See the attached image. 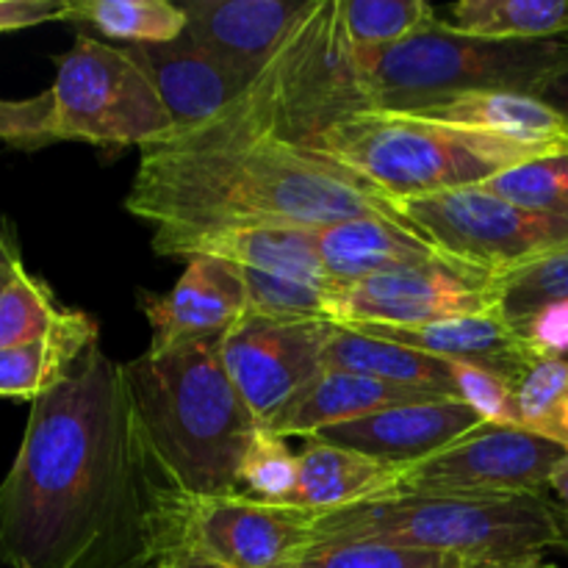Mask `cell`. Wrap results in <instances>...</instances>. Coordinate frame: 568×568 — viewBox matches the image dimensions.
Segmentation results:
<instances>
[{
    "mask_svg": "<svg viewBox=\"0 0 568 568\" xmlns=\"http://www.w3.org/2000/svg\"><path fill=\"white\" fill-rule=\"evenodd\" d=\"M483 186L521 209L568 220V150L510 166Z\"/></svg>",
    "mask_w": 568,
    "mask_h": 568,
    "instance_id": "1f68e13d",
    "label": "cell"
},
{
    "mask_svg": "<svg viewBox=\"0 0 568 568\" xmlns=\"http://www.w3.org/2000/svg\"><path fill=\"white\" fill-rule=\"evenodd\" d=\"M22 264L20 236H17L14 222L6 214H0V283Z\"/></svg>",
    "mask_w": 568,
    "mask_h": 568,
    "instance_id": "f35d334b",
    "label": "cell"
},
{
    "mask_svg": "<svg viewBox=\"0 0 568 568\" xmlns=\"http://www.w3.org/2000/svg\"><path fill=\"white\" fill-rule=\"evenodd\" d=\"M311 0H189L186 33L250 81L264 72Z\"/></svg>",
    "mask_w": 568,
    "mask_h": 568,
    "instance_id": "ac0fdd59",
    "label": "cell"
},
{
    "mask_svg": "<svg viewBox=\"0 0 568 568\" xmlns=\"http://www.w3.org/2000/svg\"><path fill=\"white\" fill-rule=\"evenodd\" d=\"M125 209L153 231L192 233L225 227L316 231L372 214L405 220L381 189L331 155L286 139L144 148Z\"/></svg>",
    "mask_w": 568,
    "mask_h": 568,
    "instance_id": "7a4b0ae2",
    "label": "cell"
},
{
    "mask_svg": "<svg viewBox=\"0 0 568 568\" xmlns=\"http://www.w3.org/2000/svg\"><path fill=\"white\" fill-rule=\"evenodd\" d=\"M516 427L568 449V361L544 358L516 386Z\"/></svg>",
    "mask_w": 568,
    "mask_h": 568,
    "instance_id": "4dcf8cb0",
    "label": "cell"
},
{
    "mask_svg": "<svg viewBox=\"0 0 568 568\" xmlns=\"http://www.w3.org/2000/svg\"><path fill=\"white\" fill-rule=\"evenodd\" d=\"M338 20L358 53H381L436 26L438 14L425 0H338Z\"/></svg>",
    "mask_w": 568,
    "mask_h": 568,
    "instance_id": "f1b7e54d",
    "label": "cell"
},
{
    "mask_svg": "<svg viewBox=\"0 0 568 568\" xmlns=\"http://www.w3.org/2000/svg\"><path fill=\"white\" fill-rule=\"evenodd\" d=\"M397 209L447 258L486 275H499L568 244V220L521 209L483 183L403 200Z\"/></svg>",
    "mask_w": 568,
    "mask_h": 568,
    "instance_id": "9c48e42d",
    "label": "cell"
},
{
    "mask_svg": "<svg viewBox=\"0 0 568 568\" xmlns=\"http://www.w3.org/2000/svg\"><path fill=\"white\" fill-rule=\"evenodd\" d=\"M405 469L361 455L355 449L305 438L297 455V491L294 503L311 514L349 508L399 488Z\"/></svg>",
    "mask_w": 568,
    "mask_h": 568,
    "instance_id": "603a6c76",
    "label": "cell"
},
{
    "mask_svg": "<svg viewBox=\"0 0 568 568\" xmlns=\"http://www.w3.org/2000/svg\"><path fill=\"white\" fill-rule=\"evenodd\" d=\"M349 331L403 344V347L433 355V358H442L447 364L494 372L514 386H519L530 366L538 364L536 355L516 338V333L494 311L491 314L455 316V320H438L414 327L353 325Z\"/></svg>",
    "mask_w": 568,
    "mask_h": 568,
    "instance_id": "ffe728a7",
    "label": "cell"
},
{
    "mask_svg": "<svg viewBox=\"0 0 568 568\" xmlns=\"http://www.w3.org/2000/svg\"><path fill=\"white\" fill-rule=\"evenodd\" d=\"M491 275L464 264L386 272L333 292L331 320L342 327H414L455 316L491 314Z\"/></svg>",
    "mask_w": 568,
    "mask_h": 568,
    "instance_id": "4fadbf2b",
    "label": "cell"
},
{
    "mask_svg": "<svg viewBox=\"0 0 568 568\" xmlns=\"http://www.w3.org/2000/svg\"><path fill=\"white\" fill-rule=\"evenodd\" d=\"M488 292L494 314L514 333L538 311L568 303V244L541 258L491 275Z\"/></svg>",
    "mask_w": 568,
    "mask_h": 568,
    "instance_id": "83f0119b",
    "label": "cell"
},
{
    "mask_svg": "<svg viewBox=\"0 0 568 568\" xmlns=\"http://www.w3.org/2000/svg\"><path fill=\"white\" fill-rule=\"evenodd\" d=\"M466 568H555L544 558L536 560H508V564H466Z\"/></svg>",
    "mask_w": 568,
    "mask_h": 568,
    "instance_id": "b9f144b4",
    "label": "cell"
},
{
    "mask_svg": "<svg viewBox=\"0 0 568 568\" xmlns=\"http://www.w3.org/2000/svg\"><path fill=\"white\" fill-rule=\"evenodd\" d=\"M552 94H555V98H558V103H555V105H558V109L568 116V75L560 83H555L552 92H549L547 98H552ZM547 98H544V100H547Z\"/></svg>",
    "mask_w": 568,
    "mask_h": 568,
    "instance_id": "7bdbcfd3",
    "label": "cell"
},
{
    "mask_svg": "<svg viewBox=\"0 0 568 568\" xmlns=\"http://www.w3.org/2000/svg\"><path fill=\"white\" fill-rule=\"evenodd\" d=\"M64 314L48 283L20 264L0 283V349L50 336Z\"/></svg>",
    "mask_w": 568,
    "mask_h": 568,
    "instance_id": "f546056e",
    "label": "cell"
},
{
    "mask_svg": "<svg viewBox=\"0 0 568 568\" xmlns=\"http://www.w3.org/2000/svg\"><path fill=\"white\" fill-rule=\"evenodd\" d=\"M172 486L139 438L122 364L94 344L31 403L0 483V560L11 568H153L170 547Z\"/></svg>",
    "mask_w": 568,
    "mask_h": 568,
    "instance_id": "6da1fadb",
    "label": "cell"
},
{
    "mask_svg": "<svg viewBox=\"0 0 568 568\" xmlns=\"http://www.w3.org/2000/svg\"><path fill=\"white\" fill-rule=\"evenodd\" d=\"M455 366V394L486 422L516 425V386L477 366Z\"/></svg>",
    "mask_w": 568,
    "mask_h": 568,
    "instance_id": "8d00e7d4",
    "label": "cell"
},
{
    "mask_svg": "<svg viewBox=\"0 0 568 568\" xmlns=\"http://www.w3.org/2000/svg\"><path fill=\"white\" fill-rule=\"evenodd\" d=\"M338 325L331 320H277L247 311L222 338V364L261 430L325 372Z\"/></svg>",
    "mask_w": 568,
    "mask_h": 568,
    "instance_id": "8fae6325",
    "label": "cell"
},
{
    "mask_svg": "<svg viewBox=\"0 0 568 568\" xmlns=\"http://www.w3.org/2000/svg\"><path fill=\"white\" fill-rule=\"evenodd\" d=\"M53 139L94 148H153L175 136L159 92L125 44L78 33L55 59Z\"/></svg>",
    "mask_w": 568,
    "mask_h": 568,
    "instance_id": "ba28073f",
    "label": "cell"
},
{
    "mask_svg": "<svg viewBox=\"0 0 568 568\" xmlns=\"http://www.w3.org/2000/svg\"><path fill=\"white\" fill-rule=\"evenodd\" d=\"M410 116L491 133L541 153L568 150V116L555 103L532 94H464L410 111Z\"/></svg>",
    "mask_w": 568,
    "mask_h": 568,
    "instance_id": "7402d4cb",
    "label": "cell"
},
{
    "mask_svg": "<svg viewBox=\"0 0 568 568\" xmlns=\"http://www.w3.org/2000/svg\"><path fill=\"white\" fill-rule=\"evenodd\" d=\"M314 521L300 505L244 494L186 497L172 488L166 503L170 547H186L214 568H294L314 544Z\"/></svg>",
    "mask_w": 568,
    "mask_h": 568,
    "instance_id": "30bf717a",
    "label": "cell"
},
{
    "mask_svg": "<svg viewBox=\"0 0 568 568\" xmlns=\"http://www.w3.org/2000/svg\"><path fill=\"white\" fill-rule=\"evenodd\" d=\"M94 344H100L98 322L83 311L67 308L64 320L50 336L0 349V399L33 403L59 386Z\"/></svg>",
    "mask_w": 568,
    "mask_h": 568,
    "instance_id": "cb8c5ba5",
    "label": "cell"
},
{
    "mask_svg": "<svg viewBox=\"0 0 568 568\" xmlns=\"http://www.w3.org/2000/svg\"><path fill=\"white\" fill-rule=\"evenodd\" d=\"M153 253L170 258H216L239 270L270 272L336 292L308 227H225V231H153Z\"/></svg>",
    "mask_w": 568,
    "mask_h": 568,
    "instance_id": "2e32d148",
    "label": "cell"
},
{
    "mask_svg": "<svg viewBox=\"0 0 568 568\" xmlns=\"http://www.w3.org/2000/svg\"><path fill=\"white\" fill-rule=\"evenodd\" d=\"M294 568H466L453 555L394 547L381 541L314 544Z\"/></svg>",
    "mask_w": 568,
    "mask_h": 568,
    "instance_id": "836d02e7",
    "label": "cell"
},
{
    "mask_svg": "<svg viewBox=\"0 0 568 568\" xmlns=\"http://www.w3.org/2000/svg\"><path fill=\"white\" fill-rule=\"evenodd\" d=\"M70 0H0V33L67 20Z\"/></svg>",
    "mask_w": 568,
    "mask_h": 568,
    "instance_id": "74e56055",
    "label": "cell"
},
{
    "mask_svg": "<svg viewBox=\"0 0 568 568\" xmlns=\"http://www.w3.org/2000/svg\"><path fill=\"white\" fill-rule=\"evenodd\" d=\"M316 250L333 286L342 288L366 277L433 264H458L427 242L408 220L355 216L316 227Z\"/></svg>",
    "mask_w": 568,
    "mask_h": 568,
    "instance_id": "d6986e66",
    "label": "cell"
},
{
    "mask_svg": "<svg viewBox=\"0 0 568 568\" xmlns=\"http://www.w3.org/2000/svg\"><path fill=\"white\" fill-rule=\"evenodd\" d=\"M483 422L486 419L475 408L460 399L444 397L377 410L364 419L327 427L308 438H320L325 444L355 449V453L369 455L383 464L408 469V466L442 453L444 447L458 442Z\"/></svg>",
    "mask_w": 568,
    "mask_h": 568,
    "instance_id": "9a60e30c",
    "label": "cell"
},
{
    "mask_svg": "<svg viewBox=\"0 0 568 568\" xmlns=\"http://www.w3.org/2000/svg\"><path fill=\"white\" fill-rule=\"evenodd\" d=\"M53 89L26 100H0V142L17 150H39L53 144Z\"/></svg>",
    "mask_w": 568,
    "mask_h": 568,
    "instance_id": "d590c367",
    "label": "cell"
},
{
    "mask_svg": "<svg viewBox=\"0 0 568 568\" xmlns=\"http://www.w3.org/2000/svg\"><path fill=\"white\" fill-rule=\"evenodd\" d=\"M311 148L381 189L394 203L480 186L541 150L397 111H361L327 125Z\"/></svg>",
    "mask_w": 568,
    "mask_h": 568,
    "instance_id": "52a82bcc",
    "label": "cell"
},
{
    "mask_svg": "<svg viewBox=\"0 0 568 568\" xmlns=\"http://www.w3.org/2000/svg\"><path fill=\"white\" fill-rule=\"evenodd\" d=\"M297 491V455L286 438L270 430L255 433L239 466L236 494L275 505H292Z\"/></svg>",
    "mask_w": 568,
    "mask_h": 568,
    "instance_id": "d6a6232c",
    "label": "cell"
},
{
    "mask_svg": "<svg viewBox=\"0 0 568 568\" xmlns=\"http://www.w3.org/2000/svg\"><path fill=\"white\" fill-rule=\"evenodd\" d=\"M381 541L464 564L536 560L568 547V516L547 494L392 491L316 516L314 544ZM311 544V547H314Z\"/></svg>",
    "mask_w": 568,
    "mask_h": 568,
    "instance_id": "277c9868",
    "label": "cell"
},
{
    "mask_svg": "<svg viewBox=\"0 0 568 568\" xmlns=\"http://www.w3.org/2000/svg\"><path fill=\"white\" fill-rule=\"evenodd\" d=\"M325 369L355 372V375L375 377V381L392 383V386L458 399L453 364L416 353L403 344L386 342V338L349 331V327H338L336 336H333L325 355Z\"/></svg>",
    "mask_w": 568,
    "mask_h": 568,
    "instance_id": "d4e9b609",
    "label": "cell"
},
{
    "mask_svg": "<svg viewBox=\"0 0 568 568\" xmlns=\"http://www.w3.org/2000/svg\"><path fill=\"white\" fill-rule=\"evenodd\" d=\"M369 109L364 67L358 50L342 31L338 0H311L275 59L231 109L200 131L164 144L214 148L253 139H286L311 148L327 125Z\"/></svg>",
    "mask_w": 568,
    "mask_h": 568,
    "instance_id": "5b68a950",
    "label": "cell"
},
{
    "mask_svg": "<svg viewBox=\"0 0 568 568\" xmlns=\"http://www.w3.org/2000/svg\"><path fill=\"white\" fill-rule=\"evenodd\" d=\"M444 26L483 39H558L568 33V0H460Z\"/></svg>",
    "mask_w": 568,
    "mask_h": 568,
    "instance_id": "484cf974",
    "label": "cell"
},
{
    "mask_svg": "<svg viewBox=\"0 0 568 568\" xmlns=\"http://www.w3.org/2000/svg\"><path fill=\"white\" fill-rule=\"evenodd\" d=\"M372 109L410 114L464 94L547 98L568 75V33L558 39H483L442 20L381 53H358Z\"/></svg>",
    "mask_w": 568,
    "mask_h": 568,
    "instance_id": "8992f818",
    "label": "cell"
},
{
    "mask_svg": "<svg viewBox=\"0 0 568 568\" xmlns=\"http://www.w3.org/2000/svg\"><path fill=\"white\" fill-rule=\"evenodd\" d=\"M153 568H214L205 564L203 558H197L194 552H189L186 547H170L159 560H155Z\"/></svg>",
    "mask_w": 568,
    "mask_h": 568,
    "instance_id": "ab89813d",
    "label": "cell"
},
{
    "mask_svg": "<svg viewBox=\"0 0 568 568\" xmlns=\"http://www.w3.org/2000/svg\"><path fill=\"white\" fill-rule=\"evenodd\" d=\"M566 447L516 425L483 422L442 453L408 466L397 491L541 494Z\"/></svg>",
    "mask_w": 568,
    "mask_h": 568,
    "instance_id": "7c38bea8",
    "label": "cell"
},
{
    "mask_svg": "<svg viewBox=\"0 0 568 568\" xmlns=\"http://www.w3.org/2000/svg\"><path fill=\"white\" fill-rule=\"evenodd\" d=\"M139 308L153 331L150 344H172L222 336L247 316L250 300L236 266L197 255L166 294L139 292Z\"/></svg>",
    "mask_w": 568,
    "mask_h": 568,
    "instance_id": "e0dca14e",
    "label": "cell"
},
{
    "mask_svg": "<svg viewBox=\"0 0 568 568\" xmlns=\"http://www.w3.org/2000/svg\"><path fill=\"white\" fill-rule=\"evenodd\" d=\"M549 488H552V491L558 494L560 505H564V510H566V516H568V449H566L564 460H560V464L555 466L552 480H549Z\"/></svg>",
    "mask_w": 568,
    "mask_h": 568,
    "instance_id": "60d3db41",
    "label": "cell"
},
{
    "mask_svg": "<svg viewBox=\"0 0 568 568\" xmlns=\"http://www.w3.org/2000/svg\"><path fill=\"white\" fill-rule=\"evenodd\" d=\"M64 22H87L125 44H166L186 31V11L170 0H70Z\"/></svg>",
    "mask_w": 568,
    "mask_h": 568,
    "instance_id": "4316f807",
    "label": "cell"
},
{
    "mask_svg": "<svg viewBox=\"0 0 568 568\" xmlns=\"http://www.w3.org/2000/svg\"><path fill=\"white\" fill-rule=\"evenodd\" d=\"M222 336L150 344L122 364L139 438L175 491L236 494L239 466L253 444V414L222 364Z\"/></svg>",
    "mask_w": 568,
    "mask_h": 568,
    "instance_id": "3957f363",
    "label": "cell"
},
{
    "mask_svg": "<svg viewBox=\"0 0 568 568\" xmlns=\"http://www.w3.org/2000/svg\"><path fill=\"white\" fill-rule=\"evenodd\" d=\"M427 399H444L430 392L392 386V383L375 381V377L355 375V372L325 369L281 416L270 433L275 436H316L327 427L344 425V422L364 419L377 410L397 408L408 403H427Z\"/></svg>",
    "mask_w": 568,
    "mask_h": 568,
    "instance_id": "44dd1931",
    "label": "cell"
},
{
    "mask_svg": "<svg viewBox=\"0 0 568 568\" xmlns=\"http://www.w3.org/2000/svg\"><path fill=\"white\" fill-rule=\"evenodd\" d=\"M125 48L153 81L166 114L175 122V136H186L214 122L253 87L247 75L216 59L186 31L175 42Z\"/></svg>",
    "mask_w": 568,
    "mask_h": 568,
    "instance_id": "5bb4252c",
    "label": "cell"
},
{
    "mask_svg": "<svg viewBox=\"0 0 568 568\" xmlns=\"http://www.w3.org/2000/svg\"><path fill=\"white\" fill-rule=\"evenodd\" d=\"M239 275L247 288L253 314L277 316V320H331L333 288L294 281V277L270 275V272L239 270Z\"/></svg>",
    "mask_w": 568,
    "mask_h": 568,
    "instance_id": "e575fe53",
    "label": "cell"
}]
</instances>
